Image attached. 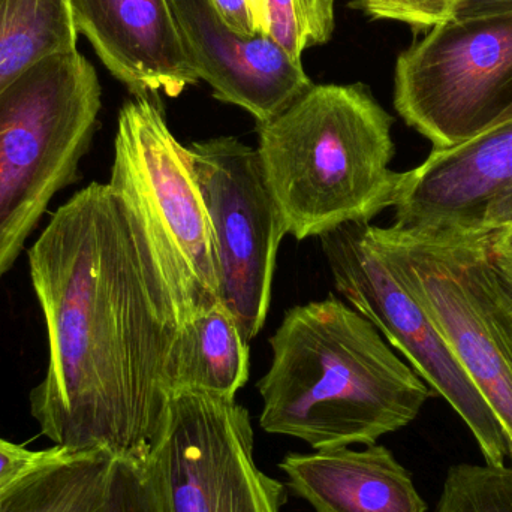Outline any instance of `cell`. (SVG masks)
Segmentation results:
<instances>
[{
	"label": "cell",
	"mask_w": 512,
	"mask_h": 512,
	"mask_svg": "<svg viewBox=\"0 0 512 512\" xmlns=\"http://www.w3.org/2000/svg\"><path fill=\"white\" fill-rule=\"evenodd\" d=\"M268 35L301 62L307 48L330 41L336 0H265Z\"/></svg>",
	"instance_id": "cell-19"
},
{
	"label": "cell",
	"mask_w": 512,
	"mask_h": 512,
	"mask_svg": "<svg viewBox=\"0 0 512 512\" xmlns=\"http://www.w3.org/2000/svg\"><path fill=\"white\" fill-rule=\"evenodd\" d=\"M236 397L176 390L147 462L167 512H282L286 486L259 469Z\"/></svg>",
	"instance_id": "cell-8"
},
{
	"label": "cell",
	"mask_w": 512,
	"mask_h": 512,
	"mask_svg": "<svg viewBox=\"0 0 512 512\" xmlns=\"http://www.w3.org/2000/svg\"><path fill=\"white\" fill-rule=\"evenodd\" d=\"M512 12V0H465L456 17L475 15L504 14Z\"/></svg>",
	"instance_id": "cell-25"
},
{
	"label": "cell",
	"mask_w": 512,
	"mask_h": 512,
	"mask_svg": "<svg viewBox=\"0 0 512 512\" xmlns=\"http://www.w3.org/2000/svg\"><path fill=\"white\" fill-rule=\"evenodd\" d=\"M77 42L71 0H0V93Z\"/></svg>",
	"instance_id": "cell-17"
},
{
	"label": "cell",
	"mask_w": 512,
	"mask_h": 512,
	"mask_svg": "<svg viewBox=\"0 0 512 512\" xmlns=\"http://www.w3.org/2000/svg\"><path fill=\"white\" fill-rule=\"evenodd\" d=\"M188 150L215 237L221 303L251 342L270 310L285 224L256 149L234 137H216Z\"/></svg>",
	"instance_id": "cell-10"
},
{
	"label": "cell",
	"mask_w": 512,
	"mask_h": 512,
	"mask_svg": "<svg viewBox=\"0 0 512 512\" xmlns=\"http://www.w3.org/2000/svg\"><path fill=\"white\" fill-rule=\"evenodd\" d=\"M56 447L45 451H29L21 445L0 439V490L26 474L30 469L45 462L56 453Z\"/></svg>",
	"instance_id": "cell-22"
},
{
	"label": "cell",
	"mask_w": 512,
	"mask_h": 512,
	"mask_svg": "<svg viewBox=\"0 0 512 512\" xmlns=\"http://www.w3.org/2000/svg\"><path fill=\"white\" fill-rule=\"evenodd\" d=\"M251 354L233 313L216 304L180 327L173 361V391L236 397L248 384Z\"/></svg>",
	"instance_id": "cell-15"
},
{
	"label": "cell",
	"mask_w": 512,
	"mask_h": 512,
	"mask_svg": "<svg viewBox=\"0 0 512 512\" xmlns=\"http://www.w3.org/2000/svg\"><path fill=\"white\" fill-rule=\"evenodd\" d=\"M104 512H167L147 459H114Z\"/></svg>",
	"instance_id": "cell-20"
},
{
	"label": "cell",
	"mask_w": 512,
	"mask_h": 512,
	"mask_svg": "<svg viewBox=\"0 0 512 512\" xmlns=\"http://www.w3.org/2000/svg\"><path fill=\"white\" fill-rule=\"evenodd\" d=\"M511 117H512V105L510 108H508L507 111H505L504 114H502V117H501V119L498 120V122H502V120L511 119ZM498 122H496V123H498Z\"/></svg>",
	"instance_id": "cell-27"
},
{
	"label": "cell",
	"mask_w": 512,
	"mask_h": 512,
	"mask_svg": "<svg viewBox=\"0 0 512 512\" xmlns=\"http://www.w3.org/2000/svg\"><path fill=\"white\" fill-rule=\"evenodd\" d=\"M270 348L259 426L313 450L376 444L433 396L378 328L334 295L289 309Z\"/></svg>",
	"instance_id": "cell-2"
},
{
	"label": "cell",
	"mask_w": 512,
	"mask_h": 512,
	"mask_svg": "<svg viewBox=\"0 0 512 512\" xmlns=\"http://www.w3.org/2000/svg\"><path fill=\"white\" fill-rule=\"evenodd\" d=\"M213 3L234 32L242 36H254L258 33L249 0H213Z\"/></svg>",
	"instance_id": "cell-23"
},
{
	"label": "cell",
	"mask_w": 512,
	"mask_h": 512,
	"mask_svg": "<svg viewBox=\"0 0 512 512\" xmlns=\"http://www.w3.org/2000/svg\"><path fill=\"white\" fill-rule=\"evenodd\" d=\"M108 183L140 218L180 327L221 303L215 237L191 155L152 96L120 110Z\"/></svg>",
	"instance_id": "cell-6"
},
{
	"label": "cell",
	"mask_w": 512,
	"mask_h": 512,
	"mask_svg": "<svg viewBox=\"0 0 512 512\" xmlns=\"http://www.w3.org/2000/svg\"><path fill=\"white\" fill-rule=\"evenodd\" d=\"M78 35L134 96L177 98L198 78L170 0H71Z\"/></svg>",
	"instance_id": "cell-13"
},
{
	"label": "cell",
	"mask_w": 512,
	"mask_h": 512,
	"mask_svg": "<svg viewBox=\"0 0 512 512\" xmlns=\"http://www.w3.org/2000/svg\"><path fill=\"white\" fill-rule=\"evenodd\" d=\"M489 254L499 282L512 297V228L490 236Z\"/></svg>",
	"instance_id": "cell-24"
},
{
	"label": "cell",
	"mask_w": 512,
	"mask_h": 512,
	"mask_svg": "<svg viewBox=\"0 0 512 512\" xmlns=\"http://www.w3.org/2000/svg\"><path fill=\"white\" fill-rule=\"evenodd\" d=\"M99 111L98 74L78 50L47 57L0 93V280L77 179Z\"/></svg>",
	"instance_id": "cell-4"
},
{
	"label": "cell",
	"mask_w": 512,
	"mask_h": 512,
	"mask_svg": "<svg viewBox=\"0 0 512 512\" xmlns=\"http://www.w3.org/2000/svg\"><path fill=\"white\" fill-rule=\"evenodd\" d=\"M285 486L313 512H426L411 474L384 445L288 453Z\"/></svg>",
	"instance_id": "cell-14"
},
{
	"label": "cell",
	"mask_w": 512,
	"mask_h": 512,
	"mask_svg": "<svg viewBox=\"0 0 512 512\" xmlns=\"http://www.w3.org/2000/svg\"><path fill=\"white\" fill-rule=\"evenodd\" d=\"M512 105V12L453 17L403 51L394 107L433 144L456 146Z\"/></svg>",
	"instance_id": "cell-7"
},
{
	"label": "cell",
	"mask_w": 512,
	"mask_h": 512,
	"mask_svg": "<svg viewBox=\"0 0 512 512\" xmlns=\"http://www.w3.org/2000/svg\"><path fill=\"white\" fill-rule=\"evenodd\" d=\"M400 230L435 237L493 236L512 228V117L433 149L400 173L393 200Z\"/></svg>",
	"instance_id": "cell-11"
},
{
	"label": "cell",
	"mask_w": 512,
	"mask_h": 512,
	"mask_svg": "<svg viewBox=\"0 0 512 512\" xmlns=\"http://www.w3.org/2000/svg\"><path fill=\"white\" fill-rule=\"evenodd\" d=\"M186 53L213 96L255 117L274 119L313 86L303 65L270 35L242 36L219 14L213 0H170Z\"/></svg>",
	"instance_id": "cell-12"
},
{
	"label": "cell",
	"mask_w": 512,
	"mask_h": 512,
	"mask_svg": "<svg viewBox=\"0 0 512 512\" xmlns=\"http://www.w3.org/2000/svg\"><path fill=\"white\" fill-rule=\"evenodd\" d=\"M366 237L450 345L512 444V297L490 261V236H424L369 224Z\"/></svg>",
	"instance_id": "cell-5"
},
{
	"label": "cell",
	"mask_w": 512,
	"mask_h": 512,
	"mask_svg": "<svg viewBox=\"0 0 512 512\" xmlns=\"http://www.w3.org/2000/svg\"><path fill=\"white\" fill-rule=\"evenodd\" d=\"M369 222H349L319 237L337 291L366 316L412 369L465 421L487 465H507L512 444L450 345L366 237Z\"/></svg>",
	"instance_id": "cell-9"
},
{
	"label": "cell",
	"mask_w": 512,
	"mask_h": 512,
	"mask_svg": "<svg viewBox=\"0 0 512 512\" xmlns=\"http://www.w3.org/2000/svg\"><path fill=\"white\" fill-rule=\"evenodd\" d=\"M393 117L364 84H313L258 125L259 162L286 234L321 237L393 206Z\"/></svg>",
	"instance_id": "cell-3"
},
{
	"label": "cell",
	"mask_w": 512,
	"mask_h": 512,
	"mask_svg": "<svg viewBox=\"0 0 512 512\" xmlns=\"http://www.w3.org/2000/svg\"><path fill=\"white\" fill-rule=\"evenodd\" d=\"M48 366L30 393L42 435L146 460L173 393L180 325L146 230L110 183L66 201L29 249Z\"/></svg>",
	"instance_id": "cell-1"
},
{
	"label": "cell",
	"mask_w": 512,
	"mask_h": 512,
	"mask_svg": "<svg viewBox=\"0 0 512 512\" xmlns=\"http://www.w3.org/2000/svg\"><path fill=\"white\" fill-rule=\"evenodd\" d=\"M114 459L107 451L57 447L0 490V512H104Z\"/></svg>",
	"instance_id": "cell-16"
},
{
	"label": "cell",
	"mask_w": 512,
	"mask_h": 512,
	"mask_svg": "<svg viewBox=\"0 0 512 512\" xmlns=\"http://www.w3.org/2000/svg\"><path fill=\"white\" fill-rule=\"evenodd\" d=\"M465 0H357L355 8L376 20H394L417 30L456 17Z\"/></svg>",
	"instance_id": "cell-21"
},
{
	"label": "cell",
	"mask_w": 512,
	"mask_h": 512,
	"mask_svg": "<svg viewBox=\"0 0 512 512\" xmlns=\"http://www.w3.org/2000/svg\"><path fill=\"white\" fill-rule=\"evenodd\" d=\"M252 12H254L256 30L258 33L268 35V12L265 0H249Z\"/></svg>",
	"instance_id": "cell-26"
},
{
	"label": "cell",
	"mask_w": 512,
	"mask_h": 512,
	"mask_svg": "<svg viewBox=\"0 0 512 512\" xmlns=\"http://www.w3.org/2000/svg\"><path fill=\"white\" fill-rule=\"evenodd\" d=\"M435 512H512V465L453 466Z\"/></svg>",
	"instance_id": "cell-18"
}]
</instances>
